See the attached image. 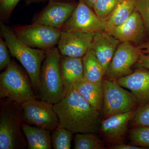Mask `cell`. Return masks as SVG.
I'll use <instances>...</instances> for the list:
<instances>
[{"instance_id": "cell-34", "label": "cell", "mask_w": 149, "mask_h": 149, "mask_svg": "<svg viewBox=\"0 0 149 149\" xmlns=\"http://www.w3.org/2000/svg\"><path fill=\"white\" fill-rule=\"evenodd\" d=\"M41 1V0H29V2L30 3H32V2L37 1Z\"/></svg>"}, {"instance_id": "cell-33", "label": "cell", "mask_w": 149, "mask_h": 149, "mask_svg": "<svg viewBox=\"0 0 149 149\" xmlns=\"http://www.w3.org/2000/svg\"><path fill=\"white\" fill-rule=\"evenodd\" d=\"M86 4L91 8H93V6L97 0H82Z\"/></svg>"}, {"instance_id": "cell-23", "label": "cell", "mask_w": 149, "mask_h": 149, "mask_svg": "<svg viewBox=\"0 0 149 149\" xmlns=\"http://www.w3.org/2000/svg\"><path fill=\"white\" fill-rule=\"evenodd\" d=\"M51 134L52 147L54 149H70L73 134L66 128L58 126Z\"/></svg>"}, {"instance_id": "cell-2", "label": "cell", "mask_w": 149, "mask_h": 149, "mask_svg": "<svg viewBox=\"0 0 149 149\" xmlns=\"http://www.w3.org/2000/svg\"><path fill=\"white\" fill-rule=\"evenodd\" d=\"M1 32L11 54L26 70L33 88L36 91H39L41 65L45 58L47 50L35 49L22 42L17 37L14 31L2 22Z\"/></svg>"}, {"instance_id": "cell-22", "label": "cell", "mask_w": 149, "mask_h": 149, "mask_svg": "<svg viewBox=\"0 0 149 149\" xmlns=\"http://www.w3.org/2000/svg\"><path fill=\"white\" fill-rule=\"evenodd\" d=\"M74 149H102L103 144L94 133H77L74 138Z\"/></svg>"}, {"instance_id": "cell-29", "label": "cell", "mask_w": 149, "mask_h": 149, "mask_svg": "<svg viewBox=\"0 0 149 149\" xmlns=\"http://www.w3.org/2000/svg\"><path fill=\"white\" fill-rule=\"evenodd\" d=\"M10 52L5 40L0 39V70L6 69L10 64Z\"/></svg>"}, {"instance_id": "cell-6", "label": "cell", "mask_w": 149, "mask_h": 149, "mask_svg": "<svg viewBox=\"0 0 149 149\" xmlns=\"http://www.w3.org/2000/svg\"><path fill=\"white\" fill-rule=\"evenodd\" d=\"M104 101L102 110L105 118L114 115L135 110L139 107L133 93L124 90L116 81L103 79Z\"/></svg>"}, {"instance_id": "cell-8", "label": "cell", "mask_w": 149, "mask_h": 149, "mask_svg": "<svg viewBox=\"0 0 149 149\" xmlns=\"http://www.w3.org/2000/svg\"><path fill=\"white\" fill-rule=\"evenodd\" d=\"M20 105L22 122L51 131L58 126V118L54 110V104L42 100H34Z\"/></svg>"}, {"instance_id": "cell-30", "label": "cell", "mask_w": 149, "mask_h": 149, "mask_svg": "<svg viewBox=\"0 0 149 149\" xmlns=\"http://www.w3.org/2000/svg\"><path fill=\"white\" fill-rule=\"evenodd\" d=\"M136 64L138 68H142L149 70V54H141Z\"/></svg>"}, {"instance_id": "cell-11", "label": "cell", "mask_w": 149, "mask_h": 149, "mask_svg": "<svg viewBox=\"0 0 149 149\" xmlns=\"http://www.w3.org/2000/svg\"><path fill=\"white\" fill-rule=\"evenodd\" d=\"M95 34L61 30L58 49L62 55L83 58L91 49Z\"/></svg>"}, {"instance_id": "cell-13", "label": "cell", "mask_w": 149, "mask_h": 149, "mask_svg": "<svg viewBox=\"0 0 149 149\" xmlns=\"http://www.w3.org/2000/svg\"><path fill=\"white\" fill-rule=\"evenodd\" d=\"M146 32L143 19L135 10L126 21L113 27L107 33L122 42H129L139 45L144 39Z\"/></svg>"}, {"instance_id": "cell-16", "label": "cell", "mask_w": 149, "mask_h": 149, "mask_svg": "<svg viewBox=\"0 0 149 149\" xmlns=\"http://www.w3.org/2000/svg\"><path fill=\"white\" fill-rule=\"evenodd\" d=\"M135 111L114 115L103 120L100 128L105 139L113 143L121 141L127 132L128 122Z\"/></svg>"}, {"instance_id": "cell-28", "label": "cell", "mask_w": 149, "mask_h": 149, "mask_svg": "<svg viewBox=\"0 0 149 149\" xmlns=\"http://www.w3.org/2000/svg\"><path fill=\"white\" fill-rule=\"evenodd\" d=\"M19 1L20 0H0L1 18L3 20H8Z\"/></svg>"}, {"instance_id": "cell-9", "label": "cell", "mask_w": 149, "mask_h": 149, "mask_svg": "<svg viewBox=\"0 0 149 149\" xmlns=\"http://www.w3.org/2000/svg\"><path fill=\"white\" fill-rule=\"evenodd\" d=\"M142 54L139 47L129 42H123L118 46L104 76L107 79L116 81L131 74L132 66L137 63Z\"/></svg>"}, {"instance_id": "cell-7", "label": "cell", "mask_w": 149, "mask_h": 149, "mask_svg": "<svg viewBox=\"0 0 149 149\" xmlns=\"http://www.w3.org/2000/svg\"><path fill=\"white\" fill-rule=\"evenodd\" d=\"M14 32L22 42L32 48L47 50L58 44L61 30L39 23L17 26Z\"/></svg>"}, {"instance_id": "cell-32", "label": "cell", "mask_w": 149, "mask_h": 149, "mask_svg": "<svg viewBox=\"0 0 149 149\" xmlns=\"http://www.w3.org/2000/svg\"><path fill=\"white\" fill-rule=\"evenodd\" d=\"M139 47L142 54H149V41L141 44Z\"/></svg>"}, {"instance_id": "cell-24", "label": "cell", "mask_w": 149, "mask_h": 149, "mask_svg": "<svg viewBox=\"0 0 149 149\" xmlns=\"http://www.w3.org/2000/svg\"><path fill=\"white\" fill-rule=\"evenodd\" d=\"M123 0H97L94 4V12L101 20L106 19Z\"/></svg>"}, {"instance_id": "cell-20", "label": "cell", "mask_w": 149, "mask_h": 149, "mask_svg": "<svg viewBox=\"0 0 149 149\" xmlns=\"http://www.w3.org/2000/svg\"><path fill=\"white\" fill-rule=\"evenodd\" d=\"M82 60L83 79L95 83L102 82L105 72L94 51L91 48L82 58Z\"/></svg>"}, {"instance_id": "cell-1", "label": "cell", "mask_w": 149, "mask_h": 149, "mask_svg": "<svg viewBox=\"0 0 149 149\" xmlns=\"http://www.w3.org/2000/svg\"><path fill=\"white\" fill-rule=\"evenodd\" d=\"M53 107L58 118V126L74 134L95 133L100 127V112L93 108L73 87Z\"/></svg>"}, {"instance_id": "cell-5", "label": "cell", "mask_w": 149, "mask_h": 149, "mask_svg": "<svg viewBox=\"0 0 149 149\" xmlns=\"http://www.w3.org/2000/svg\"><path fill=\"white\" fill-rule=\"evenodd\" d=\"M29 78L16 63L11 61L0 74L1 99L8 98L19 105L37 100Z\"/></svg>"}, {"instance_id": "cell-10", "label": "cell", "mask_w": 149, "mask_h": 149, "mask_svg": "<svg viewBox=\"0 0 149 149\" xmlns=\"http://www.w3.org/2000/svg\"><path fill=\"white\" fill-rule=\"evenodd\" d=\"M61 30L95 33L105 31V24L91 8L82 0H79L76 8Z\"/></svg>"}, {"instance_id": "cell-3", "label": "cell", "mask_w": 149, "mask_h": 149, "mask_svg": "<svg viewBox=\"0 0 149 149\" xmlns=\"http://www.w3.org/2000/svg\"><path fill=\"white\" fill-rule=\"evenodd\" d=\"M21 105L8 98L0 102V149H25L27 140L21 128Z\"/></svg>"}, {"instance_id": "cell-25", "label": "cell", "mask_w": 149, "mask_h": 149, "mask_svg": "<svg viewBox=\"0 0 149 149\" xmlns=\"http://www.w3.org/2000/svg\"><path fill=\"white\" fill-rule=\"evenodd\" d=\"M130 138L135 146L149 148V126H138L131 130Z\"/></svg>"}, {"instance_id": "cell-18", "label": "cell", "mask_w": 149, "mask_h": 149, "mask_svg": "<svg viewBox=\"0 0 149 149\" xmlns=\"http://www.w3.org/2000/svg\"><path fill=\"white\" fill-rule=\"evenodd\" d=\"M73 88L91 106L100 112L102 109L104 89L102 81L95 83L82 79L77 82Z\"/></svg>"}, {"instance_id": "cell-21", "label": "cell", "mask_w": 149, "mask_h": 149, "mask_svg": "<svg viewBox=\"0 0 149 149\" xmlns=\"http://www.w3.org/2000/svg\"><path fill=\"white\" fill-rule=\"evenodd\" d=\"M136 1L123 0L120 3L110 15L104 20L105 31L108 32L126 21L135 10Z\"/></svg>"}, {"instance_id": "cell-14", "label": "cell", "mask_w": 149, "mask_h": 149, "mask_svg": "<svg viewBox=\"0 0 149 149\" xmlns=\"http://www.w3.org/2000/svg\"><path fill=\"white\" fill-rule=\"evenodd\" d=\"M116 83L131 91L139 107L149 102V70L140 68L127 76L118 79Z\"/></svg>"}, {"instance_id": "cell-26", "label": "cell", "mask_w": 149, "mask_h": 149, "mask_svg": "<svg viewBox=\"0 0 149 149\" xmlns=\"http://www.w3.org/2000/svg\"><path fill=\"white\" fill-rule=\"evenodd\" d=\"M130 121L135 127L149 126V102L135 110Z\"/></svg>"}, {"instance_id": "cell-27", "label": "cell", "mask_w": 149, "mask_h": 149, "mask_svg": "<svg viewBox=\"0 0 149 149\" xmlns=\"http://www.w3.org/2000/svg\"><path fill=\"white\" fill-rule=\"evenodd\" d=\"M135 10L141 15L147 32L149 33V0H137Z\"/></svg>"}, {"instance_id": "cell-17", "label": "cell", "mask_w": 149, "mask_h": 149, "mask_svg": "<svg viewBox=\"0 0 149 149\" xmlns=\"http://www.w3.org/2000/svg\"><path fill=\"white\" fill-rule=\"evenodd\" d=\"M60 68L64 88V97L77 82L83 78L82 58L61 57Z\"/></svg>"}, {"instance_id": "cell-31", "label": "cell", "mask_w": 149, "mask_h": 149, "mask_svg": "<svg viewBox=\"0 0 149 149\" xmlns=\"http://www.w3.org/2000/svg\"><path fill=\"white\" fill-rule=\"evenodd\" d=\"M113 149H145L143 147L133 145H126L124 144H118L111 146L110 148Z\"/></svg>"}, {"instance_id": "cell-19", "label": "cell", "mask_w": 149, "mask_h": 149, "mask_svg": "<svg viewBox=\"0 0 149 149\" xmlns=\"http://www.w3.org/2000/svg\"><path fill=\"white\" fill-rule=\"evenodd\" d=\"M22 132L27 140L28 149L52 148L51 131L22 122Z\"/></svg>"}, {"instance_id": "cell-15", "label": "cell", "mask_w": 149, "mask_h": 149, "mask_svg": "<svg viewBox=\"0 0 149 149\" xmlns=\"http://www.w3.org/2000/svg\"><path fill=\"white\" fill-rule=\"evenodd\" d=\"M119 42L105 31L96 32L94 35L91 48L95 52L105 73Z\"/></svg>"}, {"instance_id": "cell-35", "label": "cell", "mask_w": 149, "mask_h": 149, "mask_svg": "<svg viewBox=\"0 0 149 149\" xmlns=\"http://www.w3.org/2000/svg\"><path fill=\"white\" fill-rule=\"evenodd\" d=\"M50 1H63V0H49Z\"/></svg>"}, {"instance_id": "cell-4", "label": "cell", "mask_w": 149, "mask_h": 149, "mask_svg": "<svg viewBox=\"0 0 149 149\" xmlns=\"http://www.w3.org/2000/svg\"><path fill=\"white\" fill-rule=\"evenodd\" d=\"M60 54L58 48L53 47L47 50L40 70V98L52 104L60 101L64 95L60 68Z\"/></svg>"}, {"instance_id": "cell-12", "label": "cell", "mask_w": 149, "mask_h": 149, "mask_svg": "<svg viewBox=\"0 0 149 149\" xmlns=\"http://www.w3.org/2000/svg\"><path fill=\"white\" fill-rule=\"evenodd\" d=\"M77 6L74 3L50 1L44 10L35 18L33 23L61 29Z\"/></svg>"}]
</instances>
